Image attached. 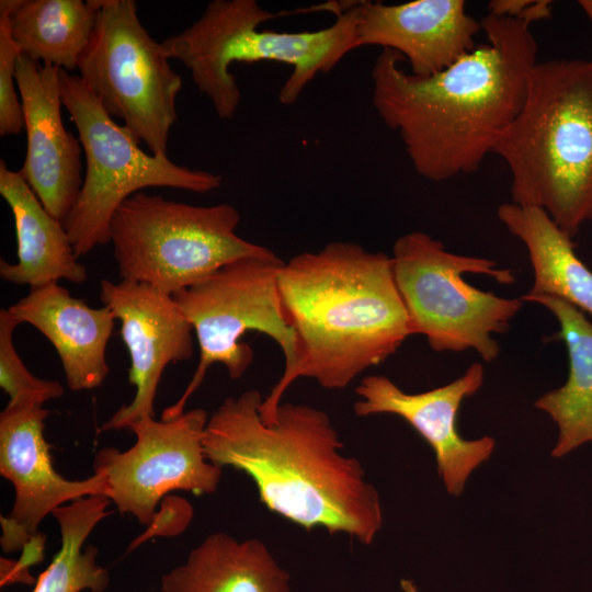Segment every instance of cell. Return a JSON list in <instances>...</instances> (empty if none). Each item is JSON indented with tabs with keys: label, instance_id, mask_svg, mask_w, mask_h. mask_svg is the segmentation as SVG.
I'll return each mask as SVG.
<instances>
[{
	"label": "cell",
	"instance_id": "8992f818",
	"mask_svg": "<svg viewBox=\"0 0 592 592\" xmlns=\"http://www.w3.org/2000/svg\"><path fill=\"white\" fill-rule=\"evenodd\" d=\"M239 223L228 203L198 206L137 192L110 223L121 280L174 295L238 259L273 252L239 237Z\"/></svg>",
	"mask_w": 592,
	"mask_h": 592
},
{
	"label": "cell",
	"instance_id": "4fadbf2b",
	"mask_svg": "<svg viewBox=\"0 0 592 592\" xmlns=\"http://www.w3.org/2000/svg\"><path fill=\"white\" fill-rule=\"evenodd\" d=\"M100 300L121 322V337L130 357L128 382L136 391L100 432L128 429L155 417V400L164 368L191 358L193 327L172 295L150 285L109 280L100 282Z\"/></svg>",
	"mask_w": 592,
	"mask_h": 592
},
{
	"label": "cell",
	"instance_id": "5bb4252c",
	"mask_svg": "<svg viewBox=\"0 0 592 592\" xmlns=\"http://www.w3.org/2000/svg\"><path fill=\"white\" fill-rule=\"evenodd\" d=\"M483 377V366L474 363L447 385L408 394L388 377L372 375L357 386L360 399L353 409L358 417L389 413L408 422L433 449L446 491L457 497L471 473L490 459L496 446L491 436L466 440L457 430L459 407L480 389Z\"/></svg>",
	"mask_w": 592,
	"mask_h": 592
},
{
	"label": "cell",
	"instance_id": "3957f363",
	"mask_svg": "<svg viewBox=\"0 0 592 592\" xmlns=\"http://www.w3.org/2000/svg\"><path fill=\"white\" fill-rule=\"evenodd\" d=\"M278 289L295 337V358L260 405L272 423L298 378L342 389L396 353L411 335L391 257L350 241H332L284 262Z\"/></svg>",
	"mask_w": 592,
	"mask_h": 592
},
{
	"label": "cell",
	"instance_id": "cb8c5ba5",
	"mask_svg": "<svg viewBox=\"0 0 592 592\" xmlns=\"http://www.w3.org/2000/svg\"><path fill=\"white\" fill-rule=\"evenodd\" d=\"M19 325L8 308L0 310V386L9 401L32 398L45 403L61 397V384L33 375L16 352L13 334Z\"/></svg>",
	"mask_w": 592,
	"mask_h": 592
},
{
	"label": "cell",
	"instance_id": "7402d4cb",
	"mask_svg": "<svg viewBox=\"0 0 592 592\" xmlns=\"http://www.w3.org/2000/svg\"><path fill=\"white\" fill-rule=\"evenodd\" d=\"M99 0H9V27L21 54L66 71L78 69Z\"/></svg>",
	"mask_w": 592,
	"mask_h": 592
},
{
	"label": "cell",
	"instance_id": "484cf974",
	"mask_svg": "<svg viewBox=\"0 0 592 592\" xmlns=\"http://www.w3.org/2000/svg\"><path fill=\"white\" fill-rule=\"evenodd\" d=\"M534 0H492L488 3V14L522 20Z\"/></svg>",
	"mask_w": 592,
	"mask_h": 592
},
{
	"label": "cell",
	"instance_id": "52a82bcc",
	"mask_svg": "<svg viewBox=\"0 0 592 592\" xmlns=\"http://www.w3.org/2000/svg\"><path fill=\"white\" fill-rule=\"evenodd\" d=\"M395 282L405 304L412 334H422L436 352L475 350L489 363L500 346L494 334L509 330L523 306L468 284L465 273L486 274L501 284L515 277L492 260L449 252L423 231L399 237L392 247Z\"/></svg>",
	"mask_w": 592,
	"mask_h": 592
},
{
	"label": "cell",
	"instance_id": "e0dca14e",
	"mask_svg": "<svg viewBox=\"0 0 592 592\" xmlns=\"http://www.w3.org/2000/svg\"><path fill=\"white\" fill-rule=\"evenodd\" d=\"M8 309L20 325H31L50 342L70 390L103 384L110 373L106 346L116 321L107 307H90L55 282L31 288Z\"/></svg>",
	"mask_w": 592,
	"mask_h": 592
},
{
	"label": "cell",
	"instance_id": "277c9868",
	"mask_svg": "<svg viewBox=\"0 0 592 592\" xmlns=\"http://www.w3.org/2000/svg\"><path fill=\"white\" fill-rule=\"evenodd\" d=\"M493 153L512 203L545 210L571 238L592 220V58L537 61Z\"/></svg>",
	"mask_w": 592,
	"mask_h": 592
},
{
	"label": "cell",
	"instance_id": "ba28073f",
	"mask_svg": "<svg viewBox=\"0 0 592 592\" xmlns=\"http://www.w3.org/2000/svg\"><path fill=\"white\" fill-rule=\"evenodd\" d=\"M62 105L76 125L86 158L80 193L61 221L77 258L110 242V223L119 206L143 189L162 186L207 193L221 177L179 166L167 155H149L104 110L79 75L58 69Z\"/></svg>",
	"mask_w": 592,
	"mask_h": 592
},
{
	"label": "cell",
	"instance_id": "8fae6325",
	"mask_svg": "<svg viewBox=\"0 0 592 592\" xmlns=\"http://www.w3.org/2000/svg\"><path fill=\"white\" fill-rule=\"evenodd\" d=\"M208 418L201 408L172 420L144 418L128 428L136 442L127 451L104 447L96 453L93 470L104 477L105 496L121 513L150 525L168 492L200 496L217 490L223 468L212 464L204 452Z\"/></svg>",
	"mask_w": 592,
	"mask_h": 592
},
{
	"label": "cell",
	"instance_id": "4316f807",
	"mask_svg": "<svg viewBox=\"0 0 592 592\" xmlns=\"http://www.w3.org/2000/svg\"><path fill=\"white\" fill-rule=\"evenodd\" d=\"M400 588L402 592H419L418 587L412 580L402 579L400 581Z\"/></svg>",
	"mask_w": 592,
	"mask_h": 592
},
{
	"label": "cell",
	"instance_id": "d4e9b609",
	"mask_svg": "<svg viewBox=\"0 0 592 592\" xmlns=\"http://www.w3.org/2000/svg\"><path fill=\"white\" fill-rule=\"evenodd\" d=\"M9 0L0 1V136L19 135L24 128L21 100L15 90V70L21 50L9 27Z\"/></svg>",
	"mask_w": 592,
	"mask_h": 592
},
{
	"label": "cell",
	"instance_id": "30bf717a",
	"mask_svg": "<svg viewBox=\"0 0 592 592\" xmlns=\"http://www.w3.org/2000/svg\"><path fill=\"white\" fill-rule=\"evenodd\" d=\"M99 5L78 64L79 77L152 155H167L182 78L172 69L163 44L143 26L134 0H99Z\"/></svg>",
	"mask_w": 592,
	"mask_h": 592
},
{
	"label": "cell",
	"instance_id": "ac0fdd59",
	"mask_svg": "<svg viewBox=\"0 0 592 592\" xmlns=\"http://www.w3.org/2000/svg\"><path fill=\"white\" fill-rule=\"evenodd\" d=\"M0 194L9 205L16 237V263L0 260V277L31 288L67 280L83 283L87 269L75 254L60 220L47 212L19 171L0 161Z\"/></svg>",
	"mask_w": 592,
	"mask_h": 592
},
{
	"label": "cell",
	"instance_id": "2e32d148",
	"mask_svg": "<svg viewBox=\"0 0 592 592\" xmlns=\"http://www.w3.org/2000/svg\"><path fill=\"white\" fill-rule=\"evenodd\" d=\"M481 30L463 0H415L386 4L360 1V46H379L403 57L410 72H440L476 48Z\"/></svg>",
	"mask_w": 592,
	"mask_h": 592
},
{
	"label": "cell",
	"instance_id": "6da1fadb",
	"mask_svg": "<svg viewBox=\"0 0 592 592\" xmlns=\"http://www.w3.org/2000/svg\"><path fill=\"white\" fill-rule=\"evenodd\" d=\"M480 24L487 43L434 75L407 71L390 49L372 66L373 106L426 180L477 171L522 107L537 62L531 24L490 14Z\"/></svg>",
	"mask_w": 592,
	"mask_h": 592
},
{
	"label": "cell",
	"instance_id": "44dd1931",
	"mask_svg": "<svg viewBox=\"0 0 592 592\" xmlns=\"http://www.w3.org/2000/svg\"><path fill=\"white\" fill-rule=\"evenodd\" d=\"M499 220L527 249L534 280L526 295H551L592 316V271L574 251L572 238L536 207L501 204Z\"/></svg>",
	"mask_w": 592,
	"mask_h": 592
},
{
	"label": "cell",
	"instance_id": "603a6c76",
	"mask_svg": "<svg viewBox=\"0 0 592 592\" xmlns=\"http://www.w3.org/2000/svg\"><path fill=\"white\" fill-rule=\"evenodd\" d=\"M111 500L104 494L79 498L57 508L53 516L60 531V548L36 579L32 592H103L110 583L105 568L96 563L99 550L84 543L109 515Z\"/></svg>",
	"mask_w": 592,
	"mask_h": 592
},
{
	"label": "cell",
	"instance_id": "9c48e42d",
	"mask_svg": "<svg viewBox=\"0 0 592 592\" xmlns=\"http://www.w3.org/2000/svg\"><path fill=\"white\" fill-rule=\"evenodd\" d=\"M283 264L274 252L241 258L172 295L193 327L200 358L182 396L162 411L161 420L184 412L212 365L223 364L232 379L243 376L253 362L251 346L241 342L247 332L274 340L284 355V371L292 366L295 337L285 320L278 289Z\"/></svg>",
	"mask_w": 592,
	"mask_h": 592
},
{
	"label": "cell",
	"instance_id": "9a60e30c",
	"mask_svg": "<svg viewBox=\"0 0 592 592\" xmlns=\"http://www.w3.org/2000/svg\"><path fill=\"white\" fill-rule=\"evenodd\" d=\"M58 69L19 56L15 81L26 132V156L20 174L41 203L62 221L82 186V146L61 116Z\"/></svg>",
	"mask_w": 592,
	"mask_h": 592
},
{
	"label": "cell",
	"instance_id": "d6986e66",
	"mask_svg": "<svg viewBox=\"0 0 592 592\" xmlns=\"http://www.w3.org/2000/svg\"><path fill=\"white\" fill-rule=\"evenodd\" d=\"M289 580L263 542L216 532L163 574L160 585L161 592H289Z\"/></svg>",
	"mask_w": 592,
	"mask_h": 592
},
{
	"label": "cell",
	"instance_id": "7c38bea8",
	"mask_svg": "<svg viewBox=\"0 0 592 592\" xmlns=\"http://www.w3.org/2000/svg\"><path fill=\"white\" fill-rule=\"evenodd\" d=\"M32 398L9 401L0 413V475L14 488L10 513L0 517V545L4 553L23 550L41 535L38 527L50 513L79 498L104 494V477L94 473L69 480L53 465L50 445L44 437L49 414Z\"/></svg>",
	"mask_w": 592,
	"mask_h": 592
},
{
	"label": "cell",
	"instance_id": "83f0119b",
	"mask_svg": "<svg viewBox=\"0 0 592 592\" xmlns=\"http://www.w3.org/2000/svg\"><path fill=\"white\" fill-rule=\"evenodd\" d=\"M579 5L582 8L583 12L592 24V0H580Z\"/></svg>",
	"mask_w": 592,
	"mask_h": 592
},
{
	"label": "cell",
	"instance_id": "7a4b0ae2",
	"mask_svg": "<svg viewBox=\"0 0 592 592\" xmlns=\"http://www.w3.org/2000/svg\"><path fill=\"white\" fill-rule=\"evenodd\" d=\"M262 400L250 389L221 402L206 424V458L248 475L260 501L300 527L372 544L383 526L380 498L361 462L342 454L329 415L288 402L265 423Z\"/></svg>",
	"mask_w": 592,
	"mask_h": 592
},
{
	"label": "cell",
	"instance_id": "ffe728a7",
	"mask_svg": "<svg viewBox=\"0 0 592 592\" xmlns=\"http://www.w3.org/2000/svg\"><path fill=\"white\" fill-rule=\"evenodd\" d=\"M522 300L546 307L557 319V337L563 341L569 361L567 380L544 394L535 407L556 423L558 436L553 457H563L592 442V322L568 301L551 295H524Z\"/></svg>",
	"mask_w": 592,
	"mask_h": 592
},
{
	"label": "cell",
	"instance_id": "5b68a950",
	"mask_svg": "<svg viewBox=\"0 0 592 592\" xmlns=\"http://www.w3.org/2000/svg\"><path fill=\"white\" fill-rule=\"evenodd\" d=\"M360 2L335 14L325 29L301 32L260 30L286 13L263 9L255 0H214L181 33L162 42L170 58L190 70L196 88L210 101L217 116L230 119L241 92L229 66L234 62L276 61L292 68L278 92L281 104H294L319 75L331 71L349 53L360 48Z\"/></svg>",
	"mask_w": 592,
	"mask_h": 592
}]
</instances>
